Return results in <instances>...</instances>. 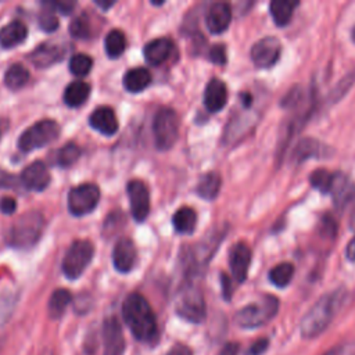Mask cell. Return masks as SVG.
I'll use <instances>...</instances> for the list:
<instances>
[{"mask_svg":"<svg viewBox=\"0 0 355 355\" xmlns=\"http://www.w3.org/2000/svg\"><path fill=\"white\" fill-rule=\"evenodd\" d=\"M172 223L176 232L190 234L197 225V214L191 207H180L172 216Z\"/></svg>","mask_w":355,"mask_h":355,"instance_id":"obj_27","label":"cell"},{"mask_svg":"<svg viewBox=\"0 0 355 355\" xmlns=\"http://www.w3.org/2000/svg\"><path fill=\"white\" fill-rule=\"evenodd\" d=\"M257 121H258L257 114L252 112L250 108H244V111L236 115L227 125L225 140L229 143H234L240 140L247 132H250L255 126Z\"/></svg>","mask_w":355,"mask_h":355,"instance_id":"obj_17","label":"cell"},{"mask_svg":"<svg viewBox=\"0 0 355 355\" xmlns=\"http://www.w3.org/2000/svg\"><path fill=\"white\" fill-rule=\"evenodd\" d=\"M209 60L214 64H218V65L226 64V60H227V57H226V47L222 43L214 44L209 49Z\"/></svg>","mask_w":355,"mask_h":355,"instance_id":"obj_40","label":"cell"},{"mask_svg":"<svg viewBox=\"0 0 355 355\" xmlns=\"http://www.w3.org/2000/svg\"><path fill=\"white\" fill-rule=\"evenodd\" d=\"M269 347V340L262 337L257 341H254L247 349H245V354L244 355H262L265 354V351L268 349Z\"/></svg>","mask_w":355,"mask_h":355,"instance_id":"obj_41","label":"cell"},{"mask_svg":"<svg viewBox=\"0 0 355 355\" xmlns=\"http://www.w3.org/2000/svg\"><path fill=\"white\" fill-rule=\"evenodd\" d=\"M122 316L136 340L151 343L157 338L158 326L155 315L147 300L139 294H129L122 304Z\"/></svg>","mask_w":355,"mask_h":355,"instance_id":"obj_1","label":"cell"},{"mask_svg":"<svg viewBox=\"0 0 355 355\" xmlns=\"http://www.w3.org/2000/svg\"><path fill=\"white\" fill-rule=\"evenodd\" d=\"M89 123L101 135L112 136L118 130V119L111 107H97L89 116Z\"/></svg>","mask_w":355,"mask_h":355,"instance_id":"obj_19","label":"cell"},{"mask_svg":"<svg viewBox=\"0 0 355 355\" xmlns=\"http://www.w3.org/2000/svg\"><path fill=\"white\" fill-rule=\"evenodd\" d=\"M17 208V201L12 197H3L0 200V211L3 214H12Z\"/></svg>","mask_w":355,"mask_h":355,"instance_id":"obj_44","label":"cell"},{"mask_svg":"<svg viewBox=\"0 0 355 355\" xmlns=\"http://www.w3.org/2000/svg\"><path fill=\"white\" fill-rule=\"evenodd\" d=\"M15 186H17L15 176L0 169V189H8V187H15Z\"/></svg>","mask_w":355,"mask_h":355,"instance_id":"obj_43","label":"cell"},{"mask_svg":"<svg viewBox=\"0 0 355 355\" xmlns=\"http://www.w3.org/2000/svg\"><path fill=\"white\" fill-rule=\"evenodd\" d=\"M251 248L245 243H236L229 252V266L236 282L241 283L247 279L251 263Z\"/></svg>","mask_w":355,"mask_h":355,"instance_id":"obj_13","label":"cell"},{"mask_svg":"<svg viewBox=\"0 0 355 355\" xmlns=\"http://www.w3.org/2000/svg\"><path fill=\"white\" fill-rule=\"evenodd\" d=\"M232 21V7L227 3L218 1L209 6L207 15H205V22L207 28L211 33L219 35L225 32Z\"/></svg>","mask_w":355,"mask_h":355,"instance_id":"obj_14","label":"cell"},{"mask_svg":"<svg viewBox=\"0 0 355 355\" xmlns=\"http://www.w3.org/2000/svg\"><path fill=\"white\" fill-rule=\"evenodd\" d=\"M6 128H7V121H0V136H1V132H4Z\"/></svg>","mask_w":355,"mask_h":355,"instance_id":"obj_51","label":"cell"},{"mask_svg":"<svg viewBox=\"0 0 355 355\" xmlns=\"http://www.w3.org/2000/svg\"><path fill=\"white\" fill-rule=\"evenodd\" d=\"M239 348L240 345L237 343H227L226 345H223V348L218 355H237Z\"/></svg>","mask_w":355,"mask_h":355,"instance_id":"obj_48","label":"cell"},{"mask_svg":"<svg viewBox=\"0 0 355 355\" xmlns=\"http://www.w3.org/2000/svg\"><path fill=\"white\" fill-rule=\"evenodd\" d=\"M323 154V146L313 137L301 139L291 154V159L294 164H301L309 158H318Z\"/></svg>","mask_w":355,"mask_h":355,"instance_id":"obj_24","label":"cell"},{"mask_svg":"<svg viewBox=\"0 0 355 355\" xmlns=\"http://www.w3.org/2000/svg\"><path fill=\"white\" fill-rule=\"evenodd\" d=\"M175 311L180 318L191 323H201L207 315V306L201 290L194 284L184 286L175 300Z\"/></svg>","mask_w":355,"mask_h":355,"instance_id":"obj_5","label":"cell"},{"mask_svg":"<svg viewBox=\"0 0 355 355\" xmlns=\"http://www.w3.org/2000/svg\"><path fill=\"white\" fill-rule=\"evenodd\" d=\"M28 36V29L21 21H11L0 29V46L11 49L21 44Z\"/></svg>","mask_w":355,"mask_h":355,"instance_id":"obj_23","label":"cell"},{"mask_svg":"<svg viewBox=\"0 0 355 355\" xmlns=\"http://www.w3.org/2000/svg\"><path fill=\"white\" fill-rule=\"evenodd\" d=\"M330 194L333 196L334 205L338 209L345 208L355 198V184L341 172H334L333 183L330 187Z\"/></svg>","mask_w":355,"mask_h":355,"instance_id":"obj_18","label":"cell"},{"mask_svg":"<svg viewBox=\"0 0 355 355\" xmlns=\"http://www.w3.org/2000/svg\"><path fill=\"white\" fill-rule=\"evenodd\" d=\"M166 355H193V354H191V351H190L189 347H186V345H183V344H176V345H173V347L168 351Z\"/></svg>","mask_w":355,"mask_h":355,"instance_id":"obj_47","label":"cell"},{"mask_svg":"<svg viewBox=\"0 0 355 355\" xmlns=\"http://www.w3.org/2000/svg\"><path fill=\"white\" fill-rule=\"evenodd\" d=\"M80 147L75 143H67L64 147H61L58 151H57V155H55V161L58 165L67 168L69 165H72L73 162L78 161V158L80 157Z\"/></svg>","mask_w":355,"mask_h":355,"instance_id":"obj_35","label":"cell"},{"mask_svg":"<svg viewBox=\"0 0 355 355\" xmlns=\"http://www.w3.org/2000/svg\"><path fill=\"white\" fill-rule=\"evenodd\" d=\"M90 94V85L83 80H75L69 83L64 92V101L69 107L82 105Z\"/></svg>","mask_w":355,"mask_h":355,"instance_id":"obj_28","label":"cell"},{"mask_svg":"<svg viewBox=\"0 0 355 355\" xmlns=\"http://www.w3.org/2000/svg\"><path fill=\"white\" fill-rule=\"evenodd\" d=\"M173 51V42L168 37H157L144 46V58L151 65L165 62Z\"/></svg>","mask_w":355,"mask_h":355,"instance_id":"obj_21","label":"cell"},{"mask_svg":"<svg viewBox=\"0 0 355 355\" xmlns=\"http://www.w3.org/2000/svg\"><path fill=\"white\" fill-rule=\"evenodd\" d=\"M47 8L42 10L39 15V26L46 32H53L58 28V18L54 14V10L50 7L49 3H43Z\"/></svg>","mask_w":355,"mask_h":355,"instance_id":"obj_39","label":"cell"},{"mask_svg":"<svg viewBox=\"0 0 355 355\" xmlns=\"http://www.w3.org/2000/svg\"><path fill=\"white\" fill-rule=\"evenodd\" d=\"M323 355H355V343L334 347L324 352Z\"/></svg>","mask_w":355,"mask_h":355,"instance_id":"obj_42","label":"cell"},{"mask_svg":"<svg viewBox=\"0 0 355 355\" xmlns=\"http://www.w3.org/2000/svg\"><path fill=\"white\" fill-rule=\"evenodd\" d=\"M355 83V68H352L351 71H348L336 85L334 87L327 93L324 103L327 105H334L336 103H338L354 86Z\"/></svg>","mask_w":355,"mask_h":355,"instance_id":"obj_30","label":"cell"},{"mask_svg":"<svg viewBox=\"0 0 355 355\" xmlns=\"http://www.w3.org/2000/svg\"><path fill=\"white\" fill-rule=\"evenodd\" d=\"M104 47H105L108 57H111V58L119 57L126 49V37H125L123 32L119 29L110 31L108 35L105 36Z\"/></svg>","mask_w":355,"mask_h":355,"instance_id":"obj_32","label":"cell"},{"mask_svg":"<svg viewBox=\"0 0 355 355\" xmlns=\"http://www.w3.org/2000/svg\"><path fill=\"white\" fill-rule=\"evenodd\" d=\"M92 67H93L92 57H89L87 54H83V53H78V54L72 55L69 60V71L75 76L87 75L90 72Z\"/></svg>","mask_w":355,"mask_h":355,"instance_id":"obj_36","label":"cell"},{"mask_svg":"<svg viewBox=\"0 0 355 355\" xmlns=\"http://www.w3.org/2000/svg\"><path fill=\"white\" fill-rule=\"evenodd\" d=\"M298 6V1L288 0H273L270 3V15L277 26H284L290 22L294 8Z\"/></svg>","mask_w":355,"mask_h":355,"instance_id":"obj_29","label":"cell"},{"mask_svg":"<svg viewBox=\"0 0 355 355\" xmlns=\"http://www.w3.org/2000/svg\"><path fill=\"white\" fill-rule=\"evenodd\" d=\"M42 355H54V354H53V351H44Z\"/></svg>","mask_w":355,"mask_h":355,"instance_id":"obj_52","label":"cell"},{"mask_svg":"<svg viewBox=\"0 0 355 355\" xmlns=\"http://www.w3.org/2000/svg\"><path fill=\"white\" fill-rule=\"evenodd\" d=\"M69 33L76 39H87L92 36V24L87 15L82 14L69 24Z\"/></svg>","mask_w":355,"mask_h":355,"instance_id":"obj_37","label":"cell"},{"mask_svg":"<svg viewBox=\"0 0 355 355\" xmlns=\"http://www.w3.org/2000/svg\"><path fill=\"white\" fill-rule=\"evenodd\" d=\"M60 135V126L53 119H43L29 126L18 139L21 151H32L54 141Z\"/></svg>","mask_w":355,"mask_h":355,"instance_id":"obj_6","label":"cell"},{"mask_svg":"<svg viewBox=\"0 0 355 355\" xmlns=\"http://www.w3.org/2000/svg\"><path fill=\"white\" fill-rule=\"evenodd\" d=\"M19 179L26 189L33 191H42L50 183V173L47 166L42 161H35L22 171Z\"/></svg>","mask_w":355,"mask_h":355,"instance_id":"obj_15","label":"cell"},{"mask_svg":"<svg viewBox=\"0 0 355 355\" xmlns=\"http://www.w3.org/2000/svg\"><path fill=\"white\" fill-rule=\"evenodd\" d=\"M155 146L159 150H169L179 136V116L168 107L161 108L153 121Z\"/></svg>","mask_w":355,"mask_h":355,"instance_id":"obj_7","label":"cell"},{"mask_svg":"<svg viewBox=\"0 0 355 355\" xmlns=\"http://www.w3.org/2000/svg\"><path fill=\"white\" fill-rule=\"evenodd\" d=\"M103 355H122L125 338L121 323L115 316H110L103 323Z\"/></svg>","mask_w":355,"mask_h":355,"instance_id":"obj_12","label":"cell"},{"mask_svg":"<svg viewBox=\"0 0 355 355\" xmlns=\"http://www.w3.org/2000/svg\"><path fill=\"white\" fill-rule=\"evenodd\" d=\"M345 288H337L322 295L301 319V336L304 338H315L322 334L334 319L345 300Z\"/></svg>","mask_w":355,"mask_h":355,"instance_id":"obj_2","label":"cell"},{"mask_svg":"<svg viewBox=\"0 0 355 355\" xmlns=\"http://www.w3.org/2000/svg\"><path fill=\"white\" fill-rule=\"evenodd\" d=\"M64 57V49L54 43H43L31 53V61L37 68H47L57 64Z\"/></svg>","mask_w":355,"mask_h":355,"instance_id":"obj_22","label":"cell"},{"mask_svg":"<svg viewBox=\"0 0 355 355\" xmlns=\"http://www.w3.org/2000/svg\"><path fill=\"white\" fill-rule=\"evenodd\" d=\"M50 7L54 10V11H58L64 15H68L72 12V10L75 8V3H49Z\"/></svg>","mask_w":355,"mask_h":355,"instance_id":"obj_45","label":"cell"},{"mask_svg":"<svg viewBox=\"0 0 355 355\" xmlns=\"http://www.w3.org/2000/svg\"><path fill=\"white\" fill-rule=\"evenodd\" d=\"M93 254L94 248L89 240H75L62 259L64 275L71 280L78 279L90 263Z\"/></svg>","mask_w":355,"mask_h":355,"instance_id":"obj_8","label":"cell"},{"mask_svg":"<svg viewBox=\"0 0 355 355\" xmlns=\"http://www.w3.org/2000/svg\"><path fill=\"white\" fill-rule=\"evenodd\" d=\"M345 257H347L349 261L355 262V236H354V237L348 241V244H347Z\"/></svg>","mask_w":355,"mask_h":355,"instance_id":"obj_49","label":"cell"},{"mask_svg":"<svg viewBox=\"0 0 355 355\" xmlns=\"http://www.w3.org/2000/svg\"><path fill=\"white\" fill-rule=\"evenodd\" d=\"M44 216L37 211H29L18 216L17 222L8 232V243L12 247L26 250L33 247L44 229Z\"/></svg>","mask_w":355,"mask_h":355,"instance_id":"obj_3","label":"cell"},{"mask_svg":"<svg viewBox=\"0 0 355 355\" xmlns=\"http://www.w3.org/2000/svg\"><path fill=\"white\" fill-rule=\"evenodd\" d=\"M279 311V300L275 295H263L258 302L241 308L234 315V322L243 329H255L270 322Z\"/></svg>","mask_w":355,"mask_h":355,"instance_id":"obj_4","label":"cell"},{"mask_svg":"<svg viewBox=\"0 0 355 355\" xmlns=\"http://www.w3.org/2000/svg\"><path fill=\"white\" fill-rule=\"evenodd\" d=\"M96 4H97L98 7H101L103 10H107V8H110V7H112V6H114V1H110V3H101V1H96Z\"/></svg>","mask_w":355,"mask_h":355,"instance_id":"obj_50","label":"cell"},{"mask_svg":"<svg viewBox=\"0 0 355 355\" xmlns=\"http://www.w3.org/2000/svg\"><path fill=\"white\" fill-rule=\"evenodd\" d=\"M333 178H334V172H329L326 169H316L311 173L309 182L313 187H316L322 193H330Z\"/></svg>","mask_w":355,"mask_h":355,"instance_id":"obj_38","label":"cell"},{"mask_svg":"<svg viewBox=\"0 0 355 355\" xmlns=\"http://www.w3.org/2000/svg\"><path fill=\"white\" fill-rule=\"evenodd\" d=\"M28 80H29V71L22 64L11 65L4 73V83L12 90L21 89L22 86L26 85Z\"/></svg>","mask_w":355,"mask_h":355,"instance_id":"obj_33","label":"cell"},{"mask_svg":"<svg viewBox=\"0 0 355 355\" xmlns=\"http://www.w3.org/2000/svg\"><path fill=\"white\" fill-rule=\"evenodd\" d=\"M126 191L130 200V211L137 222H143L150 211V194L147 186L139 180L132 179L126 184Z\"/></svg>","mask_w":355,"mask_h":355,"instance_id":"obj_11","label":"cell"},{"mask_svg":"<svg viewBox=\"0 0 355 355\" xmlns=\"http://www.w3.org/2000/svg\"><path fill=\"white\" fill-rule=\"evenodd\" d=\"M280 53V40L275 36H265L252 44L250 55L255 67L270 68L277 62Z\"/></svg>","mask_w":355,"mask_h":355,"instance_id":"obj_10","label":"cell"},{"mask_svg":"<svg viewBox=\"0 0 355 355\" xmlns=\"http://www.w3.org/2000/svg\"><path fill=\"white\" fill-rule=\"evenodd\" d=\"M220 280H222V293H223V297H225V300H230V295H232V284H230V279L225 275V273H222V276H220Z\"/></svg>","mask_w":355,"mask_h":355,"instance_id":"obj_46","label":"cell"},{"mask_svg":"<svg viewBox=\"0 0 355 355\" xmlns=\"http://www.w3.org/2000/svg\"><path fill=\"white\" fill-rule=\"evenodd\" d=\"M227 103V87L223 80L218 78H212L204 92V104L208 111L218 112L220 111Z\"/></svg>","mask_w":355,"mask_h":355,"instance_id":"obj_20","label":"cell"},{"mask_svg":"<svg viewBox=\"0 0 355 355\" xmlns=\"http://www.w3.org/2000/svg\"><path fill=\"white\" fill-rule=\"evenodd\" d=\"M150 82H151L150 71L147 68H141V67L129 69L123 75V80H122L123 87L132 93H139V92L144 90L150 85Z\"/></svg>","mask_w":355,"mask_h":355,"instance_id":"obj_25","label":"cell"},{"mask_svg":"<svg viewBox=\"0 0 355 355\" xmlns=\"http://www.w3.org/2000/svg\"><path fill=\"white\" fill-rule=\"evenodd\" d=\"M220 184H222L220 175L218 172H208L202 175L201 179L198 180L196 191L201 198L211 201L219 194Z\"/></svg>","mask_w":355,"mask_h":355,"instance_id":"obj_26","label":"cell"},{"mask_svg":"<svg viewBox=\"0 0 355 355\" xmlns=\"http://www.w3.org/2000/svg\"><path fill=\"white\" fill-rule=\"evenodd\" d=\"M72 301V295L65 288L55 290L49 300V315L53 319H58L64 315L67 306Z\"/></svg>","mask_w":355,"mask_h":355,"instance_id":"obj_31","label":"cell"},{"mask_svg":"<svg viewBox=\"0 0 355 355\" xmlns=\"http://www.w3.org/2000/svg\"><path fill=\"white\" fill-rule=\"evenodd\" d=\"M100 200V190L94 183H82L68 193V209L75 216L92 212Z\"/></svg>","mask_w":355,"mask_h":355,"instance_id":"obj_9","label":"cell"},{"mask_svg":"<svg viewBox=\"0 0 355 355\" xmlns=\"http://www.w3.org/2000/svg\"><path fill=\"white\" fill-rule=\"evenodd\" d=\"M294 276V266L290 262H282L273 266L269 270V280L276 286V287H286L290 284L291 279Z\"/></svg>","mask_w":355,"mask_h":355,"instance_id":"obj_34","label":"cell"},{"mask_svg":"<svg viewBox=\"0 0 355 355\" xmlns=\"http://www.w3.org/2000/svg\"><path fill=\"white\" fill-rule=\"evenodd\" d=\"M112 262L118 272L128 273L136 262V247L129 237H121L112 251Z\"/></svg>","mask_w":355,"mask_h":355,"instance_id":"obj_16","label":"cell"}]
</instances>
